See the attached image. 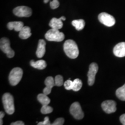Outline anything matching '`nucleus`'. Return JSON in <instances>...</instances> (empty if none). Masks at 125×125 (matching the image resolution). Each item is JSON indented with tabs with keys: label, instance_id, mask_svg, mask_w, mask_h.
<instances>
[{
	"label": "nucleus",
	"instance_id": "13",
	"mask_svg": "<svg viewBox=\"0 0 125 125\" xmlns=\"http://www.w3.org/2000/svg\"><path fill=\"white\" fill-rule=\"evenodd\" d=\"M45 46H46V42L45 40H39L38 47H37V51H36V55L38 58H42L45 55Z\"/></svg>",
	"mask_w": 125,
	"mask_h": 125
},
{
	"label": "nucleus",
	"instance_id": "8",
	"mask_svg": "<svg viewBox=\"0 0 125 125\" xmlns=\"http://www.w3.org/2000/svg\"><path fill=\"white\" fill-rule=\"evenodd\" d=\"M98 70V66L96 62H92L89 65L88 73H87V78H88V84L89 86H92L95 81V77Z\"/></svg>",
	"mask_w": 125,
	"mask_h": 125
},
{
	"label": "nucleus",
	"instance_id": "19",
	"mask_svg": "<svg viewBox=\"0 0 125 125\" xmlns=\"http://www.w3.org/2000/svg\"><path fill=\"white\" fill-rule=\"evenodd\" d=\"M37 98H38L39 102L41 104H42V105H48L50 103V101H51L50 98L47 96L46 94H45L43 93L39 94L38 97H37Z\"/></svg>",
	"mask_w": 125,
	"mask_h": 125
},
{
	"label": "nucleus",
	"instance_id": "7",
	"mask_svg": "<svg viewBox=\"0 0 125 125\" xmlns=\"http://www.w3.org/2000/svg\"><path fill=\"white\" fill-rule=\"evenodd\" d=\"M98 18L100 22L107 27H112L115 24V19L114 16L105 12L99 14Z\"/></svg>",
	"mask_w": 125,
	"mask_h": 125
},
{
	"label": "nucleus",
	"instance_id": "5",
	"mask_svg": "<svg viewBox=\"0 0 125 125\" xmlns=\"http://www.w3.org/2000/svg\"><path fill=\"white\" fill-rule=\"evenodd\" d=\"M0 48L7 54L8 58H12L15 56V52L10 48V41L7 38H2L0 41Z\"/></svg>",
	"mask_w": 125,
	"mask_h": 125
},
{
	"label": "nucleus",
	"instance_id": "18",
	"mask_svg": "<svg viewBox=\"0 0 125 125\" xmlns=\"http://www.w3.org/2000/svg\"><path fill=\"white\" fill-rule=\"evenodd\" d=\"M72 24L76 29V30L80 31L85 27V21L83 19L74 20L72 21Z\"/></svg>",
	"mask_w": 125,
	"mask_h": 125
},
{
	"label": "nucleus",
	"instance_id": "29",
	"mask_svg": "<svg viewBox=\"0 0 125 125\" xmlns=\"http://www.w3.org/2000/svg\"><path fill=\"white\" fill-rule=\"evenodd\" d=\"M4 115H5L4 112L2 111H1V112H0V125H3L2 118H3V117L4 116Z\"/></svg>",
	"mask_w": 125,
	"mask_h": 125
},
{
	"label": "nucleus",
	"instance_id": "10",
	"mask_svg": "<svg viewBox=\"0 0 125 125\" xmlns=\"http://www.w3.org/2000/svg\"><path fill=\"white\" fill-rule=\"evenodd\" d=\"M101 107L107 114H112L116 111V103L113 100H106L101 104Z\"/></svg>",
	"mask_w": 125,
	"mask_h": 125
},
{
	"label": "nucleus",
	"instance_id": "32",
	"mask_svg": "<svg viewBox=\"0 0 125 125\" xmlns=\"http://www.w3.org/2000/svg\"><path fill=\"white\" fill-rule=\"evenodd\" d=\"M49 1H50V0H44L43 2H44V3H45V4H46V3H48Z\"/></svg>",
	"mask_w": 125,
	"mask_h": 125
},
{
	"label": "nucleus",
	"instance_id": "1",
	"mask_svg": "<svg viewBox=\"0 0 125 125\" xmlns=\"http://www.w3.org/2000/svg\"><path fill=\"white\" fill-rule=\"evenodd\" d=\"M63 48L65 54L70 58L75 59L79 55L78 47L74 41L67 40L64 43Z\"/></svg>",
	"mask_w": 125,
	"mask_h": 125
},
{
	"label": "nucleus",
	"instance_id": "11",
	"mask_svg": "<svg viewBox=\"0 0 125 125\" xmlns=\"http://www.w3.org/2000/svg\"><path fill=\"white\" fill-rule=\"evenodd\" d=\"M114 54L118 57H123L125 56V42H122L115 45L113 49Z\"/></svg>",
	"mask_w": 125,
	"mask_h": 125
},
{
	"label": "nucleus",
	"instance_id": "14",
	"mask_svg": "<svg viewBox=\"0 0 125 125\" xmlns=\"http://www.w3.org/2000/svg\"><path fill=\"white\" fill-rule=\"evenodd\" d=\"M24 26V24L21 21H11L7 24L9 30H12L14 29L16 31H20Z\"/></svg>",
	"mask_w": 125,
	"mask_h": 125
},
{
	"label": "nucleus",
	"instance_id": "16",
	"mask_svg": "<svg viewBox=\"0 0 125 125\" xmlns=\"http://www.w3.org/2000/svg\"><path fill=\"white\" fill-rule=\"evenodd\" d=\"M30 65L34 68L38 70L45 69L46 67V62L43 60H40L35 62L34 60H31L30 62Z\"/></svg>",
	"mask_w": 125,
	"mask_h": 125
},
{
	"label": "nucleus",
	"instance_id": "30",
	"mask_svg": "<svg viewBox=\"0 0 125 125\" xmlns=\"http://www.w3.org/2000/svg\"><path fill=\"white\" fill-rule=\"evenodd\" d=\"M11 125H24V123L22 121H17L15 122H13L12 123Z\"/></svg>",
	"mask_w": 125,
	"mask_h": 125
},
{
	"label": "nucleus",
	"instance_id": "6",
	"mask_svg": "<svg viewBox=\"0 0 125 125\" xmlns=\"http://www.w3.org/2000/svg\"><path fill=\"white\" fill-rule=\"evenodd\" d=\"M70 111V114L76 119H82L84 117V113L81 107V105L78 102H75L71 104Z\"/></svg>",
	"mask_w": 125,
	"mask_h": 125
},
{
	"label": "nucleus",
	"instance_id": "4",
	"mask_svg": "<svg viewBox=\"0 0 125 125\" xmlns=\"http://www.w3.org/2000/svg\"><path fill=\"white\" fill-rule=\"evenodd\" d=\"M23 76V70L19 67H15L10 71L9 81L12 86H16L21 81Z\"/></svg>",
	"mask_w": 125,
	"mask_h": 125
},
{
	"label": "nucleus",
	"instance_id": "23",
	"mask_svg": "<svg viewBox=\"0 0 125 125\" xmlns=\"http://www.w3.org/2000/svg\"><path fill=\"white\" fill-rule=\"evenodd\" d=\"M54 82H55V86H61L64 84L63 82V78L60 75H56L54 78Z\"/></svg>",
	"mask_w": 125,
	"mask_h": 125
},
{
	"label": "nucleus",
	"instance_id": "24",
	"mask_svg": "<svg viewBox=\"0 0 125 125\" xmlns=\"http://www.w3.org/2000/svg\"><path fill=\"white\" fill-rule=\"evenodd\" d=\"M64 86L65 89L67 90H72L73 89V81L70 80V79L68 80H67L64 83Z\"/></svg>",
	"mask_w": 125,
	"mask_h": 125
},
{
	"label": "nucleus",
	"instance_id": "3",
	"mask_svg": "<svg viewBox=\"0 0 125 125\" xmlns=\"http://www.w3.org/2000/svg\"><path fill=\"white\" fill-rule=\"evenodd\" d=\"M45 38L49 41L61 42L64 39V34L60 32L59 29H52L47 31L45 34Z\"/></svg>",
	"mask_w": 125,
	"mask_h": 125
},
{
	"label": "nucleus",
	"instance_id": "21",
	"mask_svg": "<svg viewBox=\"0 0 125 125\" xmlns=\"http://www.w3.org/2000/svg\"><path fill=\"white\" fill-rule=\"evenodd\" d=\"M82 82L79 79H75L73 81V86L72 90L75 92H78L82 88Z\"/></svg>",
	"mask_w": 125,
	"mask_h": 125
},
{
	"label": "nucleus",
	"instance_id": "31",
	"mask_svg": "<svg viewBox=\"0 0 125 125\" xmlns=\"http://www.w3.org/2000/svg\"><path fill=\"white\" fill-rule=\"evenodd\" d=\"M61 19H62V20H65V18L64 16H62L61 18H60Z\"/></svg>",
	"mask_w": 125,
	"mask_h": 125
},
{
	"label": "nucleus",
	"instance_id": "17",
	"mask_svg": "<svg viewBox=\"0 0 125 125\" xmlns=\"http://www.w3.org/2000/svg\"><path fill=\"white\" fill-rule=\"evenodd\" d=\"M31 35V29L28 26H24L21 31H19V37L23 40L29 38Z\"/></svg>",
	"mask_w": 125,
	"mask_h": 125
},
{
	"label": "nucleus",
	"instance_id": "20",
	"mask_svg": "<svg viewBox=\"0 0 125 125\" xmlns=\"http://www.w3.org/2000/svg\"><path fill=\"white\" fill-rule=\"evenodd\" d=\"M116 95L119 99L125 101V84L116 90Z\"/></svg>",
	"mask_w": 125,
	"mask_h": 125
},
{
	"label": "nucleus",
	"instance_id": "25",
	"mask_svg": "<svg viewBox=\"0 0 125 125\" xmlns=\"http://www.w3.org/2000/svg\"><path fill=\"white\" fill-rule=\"evenodd\" d=\"M60 5V3L59 2V0H53L50 2V6L52 9H55L57 8Z\"/></svg>",
	"mask_w": 125,
	"mask_h": 125
},
{
	"label": "nucleus",
	"instance_id": "27",
	"mask_svg": "<svg viewBox=\"0 0 125 125\" xmlns=\"http://www.w3.org/2000/svg\"><path fill=\"white\" fill-rule=\"evenodd\" d=\"M38 125H52L51 122H50L49 117L46 116L44 118V121L43 122H40L38 123Z\"/></svg>",
	"mask_w": 125,
	"mask_h": 125
},
{
	"label": "nucleus",
	"instance_id": "9",
	"mask_svg": "<svg viewBox=\"0 0 125 125\" xmlns=\"http://www.w3.org/2000/svg\"><path fill=\"white\" fill-rule=\"evenodd\" d=\"M14 15L18 17H30L32 15V10L26 6H19L13 9Z\"/></svg>",
	"mask_w": 125,
	"mask_h": 125
},
{
	"label": "nucleus",
	"instance_id": "28",
	"mask_svg": "<svg viewBox=\"0 0 125 125\" xmlns=\"http://www.w3.org/2000/svg\"><path fill=\"white\" fill-rule=\"evenodd\" d=\"M120 121H121V123L123 125H125V114L122 115L121 116H120Z\"/></svg>",
	"mask_w": 125,
	"mask_h": 125
},
{
	"label": "nucleus",
	"instance_id": "2",
	"mask_svg": "<svg viewBox=\"0 0 125 125\" xmlns=\"http://www.w3.org/2000/svg\"><path fill=\"white\" fill-rule=\"evenodd\" d=\"M2 103L5 111L9 115H12L15 112L14 99L11 94L5 93L2 96Z\"/></svg>",
	"mask_w": 125,
	"mask_h": 125
},
{
	"label": "nucleus",
	"instance_id": "12",
	"mask_svg": "<svg viewBox=\"0 0 125 125\" xmlns=\"http://www.w3.org/2000/svg\"><path fill=\"white\" fill-rule=\"evenodd\" d=\"M45 84L46 85V87L43 89V93L48 95L51 93L52 89V87H53L54 86H55L54 79H53L52 76H48L45 79Z\"/></svg>",
	"mask_w": 125,
	"mask_h": 125
},
{
	"label": "nucleus",
	"instance_id": "22",
	"mask_svg": "<svg viewBox=\"0 0 125 125\" xmlns=\"http://www.w3.org/2000/svg\"><path fill=\"white\" fill-rule=\"evenodd\" d=\"M53 110V109L51 106L48 105H42L41 109V112L43 114H48L52 112Z\"/></svg>",
	"mask_w": 125,
	"mask_h": 125
},
{
	"label": "nucleus",
	"instance_id": "15",
	"mask_svg": "<svg viewBox=\"0 0 125 125\" xmlns=\"http://www.w3.org/2000/svg\"><path fill=\"white\" fill-rule=\"evenodd\" d=\"M49 26L52 29H61L63 26L62 20L60 18H53L51 19L49 22Z\"/></svg>",
	"mask_w": 125,
	"mask_h": 125
},
{
	"label": "nucleus",
	"instance_id": "26",
	"mask_svg": "<svg viewBox=\"0 0 125 125\" xmlns=\"http://www.w3.org/2000/svg\"><path fill=\"white\" fill-rule=\"evenodd\" d=\"M64 123V119L62 118H59L56 119L53 123H52V125H62Z\"/></svg>",
	"mask_w": 125,
	"mask_h": 125
}]
</instances>
